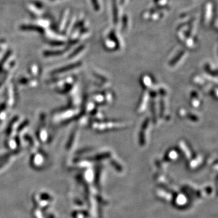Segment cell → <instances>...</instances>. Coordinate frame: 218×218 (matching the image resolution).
Segmentation results:
<instances>
[{"label": "cell", "instance_id": "6da1fadb", "mask_svg": "<svg viewBox=\"0 0 218 218\" xmlns=\"http://www.w3.org/2000/svg\"><path fill=\"white\" fill-rule=\"evenodd\" d=\"M20 28L22 30H34V31H37L39 32L43 33L44 32L43 29L37 26H33V25H24V26H21L20 27Z\"/></svg>", "mask_w": 218, "mask_h": 218}, {"label": "cell", "instance_id": "7a4b0ae2", "mask_svg": "<svg viewBox=\"0 0 218 218\" xmlns=\"http://www.w3.org/2000/svg\"><path fill=\"white\" fill-rule=\"evenodd\" d=\"M92 2H93V4H94V6H95V8H98V3H96V0H92Z\"/></svg>", "mask_w": 218, "mask_h": 218}]
</instances>
